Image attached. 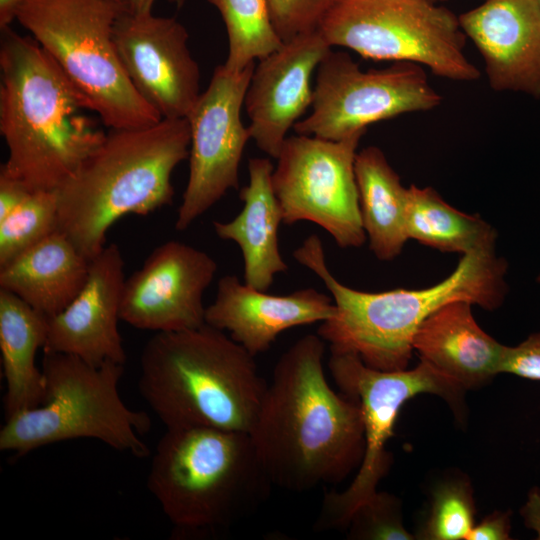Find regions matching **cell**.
I'll use <instances>...</instances> for the list:
<instances>
[{
    "label": "cell",
    "instance_id": "6da1fadb",
    "mask_svg": "<svg viewBox=\"0 0 540 540\" xmlns=\"http://www.w3.org/2000/svg\"><path fill=\"white\" fill-rule=\"evenodd\" d=\"M324 352L307 334L280 356L249 432L273 485L293 492L342 481L364 455L360 406L330 387Z\"/></svg>",
    "mask_w": 540,
    "mask_h": 540
},
{
    "label": "cell",
    "instance_id": "7a4b0ae2",
    "mask_svg": "<svg viewBox=\"0 0 540 540\" xmlns=\"http://www.w3.org/2000/svg\"><path fill=\"white\" fill-rule=\"evenodd\" d=\"M0 39V133L4 173L30 192L57 191L106 133L86 97L32 36L10 26Z\"/></svg>",
    "mask_w": 540,
    "mask_h": 540
},
{
    "label": "cell",
    "instance_id": "3957f363",
    "mask_svg": "<svg viewBox=\"0 0 540 540\" xmlns=\"http://www.w3.org/2000/svg\"><path fill=\"white\" fill-rule=\"evenodd\" d=\"M293 257L320 278L333 299L335 312L317 331L330 351L357 354L367 366L382 371L407 368L416 331L442 306L464 300L494 310L508 293V264L495 251L463 254L448 277L428 288L375 293L339 282L315 234L303 241Z\"/></svg>",
    "mask_w": 540,
    "mask_h": 540
},
{
    "label": "cell",
    "instance_id": "277c9868",
    "mask_svg": "<svg viewBox=\"0 0 540 540\" xmlns=\"http://www.w3.org/2000/svg\"><path fill=\"white\" fill-rule=\"evenodd\" d=\"M190 141L187 118L110 129L56 191L59 230L91 261L120 218L171 204V175L189 157Z\"/></svg>",
    "mask_w": 540,
    "mask_h": 540
},
{
    "label": "cell",
    "instance_id": "5b68a950",
    "mask_svg": "<svg viewBox=\"0 0 540 540\" xmlns=\"http://www.w3.org/2000/svg\"><path fill=\"white\" fill-rule=\"evenodd\" d=\"M254 357L206 323L158 332L140 356L139 391L166 428L249 433L267 386Z\"/></svg>",
    "mask_w": 540,
    "mask_h": 540
},
{
    "label": "cell",
    "instance_id": "8992f818",
    "mask_svg": "<svg viewBox=\"0 0 540 540\" xmlns=\"http://www.w3.org/2000/svg\"><path fill=\"white\" fill-rule=\"evenodd\" d=\"M272 486L249 433L208 427L166 428L147 477L182 535L229 528L253 514Z\"/></svg>",
    "mask_w": 540,
    "mask_h": 540
},
{
    "label": "cell",
    "instance_id": "52a82bcc",
    "mask_svg": "<svg viewBox=\"0 0 540 540\" xmlns=\"http://www.w3.org/2000/svg\"><path fill=\"white\" fill-rule=\"evenodd\" d=\"M43 352L44 402L5 420L1 451L21 457L49 444L89 438L138 458L149 456L142 436L150 430L151 419L123 402V364L92 365L74 355Z\"/></svg>",
    "mask_w": 540,
    "mask_h": 540
},
{
    "label": "cell",
    "instance_id": "ba28073f",
    "mask_svg": "<svg viewBox=\"0 0 540 540\" xmlns=\"http://www.w3.org/2000/svg\"><path fill=\"white\" fill-rule=\"evenodd\" d=\"M125 8L115 0H25L16 16L110 129L162 119L136 91L118 57L113 27Z\"/></svg>",
    "mask_w": 540,
    "mask_h": 540
},
{
    "label": "cell",
    "instance_id": "9c48e42d",
    "mask_svg": "<svg viewBox=\"0 0 540 540\" xmlns=\"http://www.w3.org/2000/svg\"><path fill=\"white\" fill-rule=\"evenodd\" d=\"M333 46L376 61L412 62L440 77L473 81L459 17L427 0H341L319 27Z\"/></svg>",
    "mask_w": 540,
    "mask_h": 540
},
{
    "label": "cell",
    "instance_id": "30bf717a",
    "mask_svg": "<svg viewBox=\"0 0 540 540\" xmlns=\"http://www.w3.org/2000/svg\"><path fill=\"white\" fill-rule=\"evenodd\" d=\"M328 368L338 388L361 409L365 450L358 473L347 489L324 496L316 531L345 527L353 513L376 493L389 456L386 442L401 406L420 393H434L455 401L462 387L421 360L411 370L382 371L367 366L351 352L330 351Z\"/></svg>",
    "mask_w": 540,
    "mask_h": 540
},
{
    "label": "cell",
    "instance_id": "8fae6325",
    "mask_svg": "<svg viewBox=\"0 0 540 540\" xmlns=\"http://www.w3.org/2000/svg\"><path fill=\"white\" fill-rule=\"evenodd\" d=\"M441 101L421 65L401 61L363 71L349 54L331 50L317 68L311 113L293 129L341 140L378 121L434 109Z\"/></svg>",
    "mask_w": 540,
    "mask_h": 540
},
{
    "label": "cell",
    "instance_id": "7c38bea8",
    "mask_svg": "<svg viewBox=\"0 0 540 540\" xmlns=\"http://www.w3.org/2000/svg\"><path fill=\"white\" fill-rule=\"evenodd\" d=\"M364 133L341 140L302 134L286 138L272 173L283 223L313 222L341 248L364 244L366 234L354 169Z\"/></svg>",
    "mask_w": 540,
    "mask_h": 540
},
{
    "label": "cell",
    "instance_id": "4fadbf2b",
    "mask_svg": "<svg viewBox=\"0 0 540 540\" xmlns=\"http://www.w3.org/2000/svg\"><path fill=\"white\" fill-rule=\"evenodd\" d=\"M255 64L239 72L214 69L207 89L186 117L190 125L189 177L175 229L194 220L239 185V165L250 137L241 110Z\"/></svg>",
    "mask_w": 540,
    "mask_h": 540
},
{
    "label": "cell",
    "instance_id": "5bb4252c",
    "mask_svg": "<svg viewBox=\"0 0 540 540\" xmlns=\"http://www.w3.org/2000/svg\"><path fill=\"white\" fill-rule=\"evenodd\" d=\"M189 34L173 17L125 8L113 27L120 62L139 95L162 119L186 118L200 96V70Z\"/></svg>",
    "mask_w": 540,
    "mask_h": 540
},
{
    "label": "cell",
    "instance_id": "9a60e30c",
    "mask_svg": "<svg viewBox=\"0 0 540 540\" xmlns=\"http://www.w3.org/2000/svg\"><path fill=\"white\" fill-rule=\"evenodd\" d=\"M216 272L217 264L206 252L167 241L125 279L120 318L156 333L198 328L205 324L203 294Z\"/></svg>",
    "mask_w": 540,
    "mask_h": 540
},
{
    "label": "cell",
    "instance_id": "2e32d148",
    "mask_svg": "<svg viewBox=\"0 0 540 540\" xmlns=\"http://www.w3.org/2000/svg\"><path fill=\"white\" fill-rule=\"evenodd\" d=\"M331 46L320 30L299 34L259 60L246 91L249 133L277 159L288 131L312 105L311 79Z\"/></svg>",
    "mask_w": 540,
    "mask_h": 540
},
{
    "label": "cell",
    "instance_id": "e0dca14e",
    "mask_svg": "<svg viewBox=\"0 0 540 540\" xmlns=\"http://www.w3.org/2000/svg\"><path fill=\"white\" fill-rule=\"evenodd\" d=\"M124 277V260L111 243L90 261L87 281L77 297L49 318L43 350L70 354L92 365L127 360L118 330Z\"/></svg>",
    "mask_w": 540,
    "mask_h": 540
},
{
    "label": "cell",
    "instance_id": "ac0fdd59",
    "mask_svg": "<svg viewBox=\"0 0 540 540\" xmlns=\"http://www.w3.org/2000/svg\"><path fill=\"white\" fill-rule=\"evenodd\" d=\"M482 55L490 86L540 98V7L535 0H485L459 16Z\"/></svg>",
    "mask_w": 540,
    "mask_h": 540
},
{
    "label": "cell",
    "instance_id": "d6986e66",
    "mask_svg": "<svg viewBox=\"0 0 540 540\" xmlns=\"http://www.w3.org/2000/svg\"><path fill=\"white\" fill-rule=\"evenodd\" d=\"M334 312L332 297L314 288L271 295L225 275L218 281L214 302L205 309V323L230 332L234 341L256 356L266 352L281 332L323 322Z\"/></svg>",
    "mask_w": 540,
    "mask_h": 540
},
{
    "label": "cell",
    "instance_id": "ffe728a7",
    "mask_svg": "<svg viewBox=\"0 0 540 540\" xmlns=\"http://www.w3.org/2000/svg\"><path fill=\"white\" fill-rule=\"evenodd\" d=\"M471 304L458 300L427 317L413 338L421 360L462 388L486 382L500 373L505 346L475 321Z\"/></svg>",
    "mask_w": 540,
    "mask_h": 540
},
{
    "label": "cell",
    "instance_id": "44dd1931",
    "mask_svg": "<svg viewBox=\"0 0 540 540\" xmlns=\"http://www.w3.org/2000/svg\"><path fill=\"white\" fill-rule=\"evenodd\" d=\"M274 166L267 158L248 162L249 183L240 191L241 212L227 222L214 221L217 236L241 249L244 283L267 291L276 274L288 270L279 249L278 231L283 213L272 184Z\"/></svg>",
    "mask_w": 540,
    "mask_h": 540
},
{
    "label": "cell",
    "instance_id": "7402d4cb",
    "mask_svg": "<svg viewBox=\"0 0 540 540\" xmlns=\"http://www.w3.org/2000/svg\"><path fill=\"white\" fill-rule=\"evenodd\" d=\"M90 261L60 230L0 267V289L46 317L62 312L81 292Z\"/></svg>",
    "mask_w": 540,
    "mask_h": 540
},
{
    "label": "cell",
    "instance_id": "603a6c76",
    "mask_svg": "<svg viewBox=\"0 0 540 540\" xmlns=\"http://www.w3.org/2000/svg\"><path fill=\"white\" fill-rule=\"evenodd\" d=\"M49 318L15 294L0 289V349L6 383L4 419L44 402L46 384L36 353L44 348Z\"/></svg>",
    "mask_w": 540,
    "mask_h": 540
},
{
    "label": "cell",
    "instance_id": "cb8c5ba5",
    "mask_svg": "<svg viewBox=\"0 0 540 540\" xmlns=\"http://www.w3.org/2000/svg\"><path fill=\"white\" fill-rule=\"evenodd\" d=\"M354 169L369 248L379 260H393L409 239L407 188L376 146L366 147L356 154Z\"/></svg>",
    "mask_w": 540,
    "mask_h": 540
},
{
    "label": "cell",
    "instance_id": "d4e9b609",
    "mask_svg": "<svg viewBox=\"0 0 540 540\" xmlns=\"http://www.w3.org/2000/svg\"><path fill=\"white\" fill-rule=\"evenodd\" d=\"M406 229L409 239L442 252L468 254L496 248L497 232L489 223L455 209L431 187L407 188Z\"/></svg>",
    "mask_w": 540,
    "mask_h": 540
},
{
    "label": "cell",
    "instance_id": "484cf974",
    "mask_svg": "<svg viewBox=\"0 0 540 540\" xmlns=\"http://www.w3.org/2000/svg\"><path fill=\"white\" fill-rule=\"evenodd\" d=\"M207 1L217 8L226 27L228 54L224 65L230 71H242L282 46L268 0Z\"/></svg>",
    "mask_w": 540,
    "mask_h": 540
},
{
    "label": "cell",
    "instance_id": "4316f807",
    "mask_svg": "<svg viewBox=\"0 0 540 540\" xmlns=\"http://www.w3.org/2000/svg\"><path fill=\"white\" fill-rule=\"evenodd\" d=\"M57 230V192H31L21 205L0 220V267Z\"/></svg>",
    "mask_w": 540,
    "mask_h": 540
},
{
    "label": "cell",
    "instance_id": "83f0119b",
    "mask_svg": "<svg viewBox=\"0 0 540 540\" xmlns=\"http://www.w3.org/2000/svg\"><path fill=\"white\" fill-rule=\"evenodd\" d=\"M473 514L468 489L459 483L445 484L433 495L431 514L423 536L431 540L466 539L474 526Z\"/></svg>",
    "mask_w": 540,
    "mask_h": 540
},
{
    "label": "cell",
    "instance_id": "f1b7e54d",
    "mask_svg": "<svg viewBox=\"0 0 540 540\" xmlns=\"http://www.w3.org/2000/svg\"><path fill=\"white\" fill-rule=\"evenodd\" d=\"M349 538L371 540H410L401 522L397 500L386 493H376L351 516Z\"/></svg>",
    "mask_w": 540,
    "mask_h": 540
},
{
    "label": "cell",
    "instance_id": "f546056e",
    "mask_svg": "<svg viewBox=\"0 0 540 540\" xmlns=\"http://www.w3.org/2000/svg\"><path fill=\"white\" fill-rule=\"evenodd\" d=\"M341 0H268L274 28L286 42L318 30L328 13Z\"/></svg>",
    "mask_w": 540,
    "mask_h": 540
},
{
    "label": "cell",
    "instance_id": "4dcf8cb0",
    "mask_svg": "<svg viewBox=\"0 0 540 540\" xmlns=\"http://www.w3.org/2000/svg\"><path fill=\"white\" fill-rule=\"evenodd\" d=\"M540 380V333L529 335L514 347L505 346L500 373Z\"/></svg>",
    "mask_w": 540,
    "mask_h": 540
},
{
    "label": "cell",
    "instance_id": "1f68e13d",
    "mask_svg": "<svg viewBox=\"0 0 540 540\" xmlns=\"http://www.w3.org/2000/svg\"><path fill=\"white\" fill-rule=\"evenodd\" d=\"M510 530L509 514L497 512L473 526L465 540H507Z\"/></svg>",
    "mask_w": 540,
    "mask_h": 540
},
{
    "label": "cell",
    "instance_id": "d6a6232c",
    "mask_svg": "<svg viewBox=\"0 0 540 540\" xmlns=\"http://www.w3.org/2000/svg\"><path fill=\"white\" fill-rule=\"evenodd\" d=\"M30 193L21 182L0 173V220L21 205Z\"/></svg>",
    "mask_w": 540,
    "mask_h": 540
},
{
    "label": "cell",
    "instance_id": "836d02e7",
    "mask_svg": "<svg viewBox=\"0 0 540 540\" xmlns=\"http://www.w3.org/2000/svg\"><path fill=\"white\" fill-rule=\"evenodd\" d=\"M522 516L528 528L537 533V539L540 540V492L534 489L530 494L528 501L522 509Z\"/></svg>",
    "mask_w": 540,
    "mask_h": 540
},
{
    "label": "cell",
    "instance_id": "e575fe53",
    "mask_svg": "<svg viewBox=\"0 0 540 540\" xmlns=\"http://www.w3.org/2000/svg\"><path fill=\"white\" fill-rule=\"evenodd\" d=\"M25 0H0V28L9 26L16 19L17 11Z\"/></svg>",
    "mask_w": 540,
    "mask_h": 540
},
{
    "label": "cell",
    "instance_id": "d590c367",
    "mask_svg": "<svg viewBox=\"0 0 540 540\" xmlns=\"http://www.w3.org/2000/svg\"><path fill=\"white\" fill-rule=\"evenodd\" d=\"M171 3L181 6L185 0H168ZM155 0H129V10L136 15L152 13V6Z\"/></svg>",
    "mask_w": 540,
    "mask_h": 540
},
{
    "label": "cell",
    "instance_id": "8d00e7d4",
    "mask_svg": "<svg viewBox=\"0 0 540 540\" xmlns=\"http://www.w3.org/2000/svg\"><path fill=\"white\" fill-rule=\"evenodd\" d=\"M115 1H117V2H119V3H121V4L126 5V6L129 7V0H115Z\"/></svg>",
    "mask_w": 540,
    "mask_h": 540
},
{
    "label": "cell",
    "instance_id": "74e56055",
    "mask_svg": "<svg viewBox=\"0 0 540 540\" xmlns=\"http://www.w3.org/2000/svg\"><path fill=\"white\" fill-rule=\"evenodd\" d=\"M536 282H537V283L539 284V286H540V271H539V273H538V275H537V277H536Z\"/></svg>",
    "mask_w": 540,
    "mask_h": 540
},
{
    "label": "cell",
    "instance_id": "f35d334b",
    "mask_svg": "<svg viewBox=\"0 0 540 540\" xmlns=\"http://www.w3.org/2000/svg\"><path fill=\"white\" fill-rule=\"evenodd\" d=\"M535 1L537 2V4H538L539 7H540V0H535Z\"/></svg>",
    "mask_w": 540,
    "mask_h": 540
},
{
    "label": "cell",
    "instance_id": "ab89813d",
    "mask_svg": "<svg viewBox=\"0 0 540 540\" xmlns=\"http://www.w3.org/2000/svg\"><path fill=\"white\" fill-rule=\"evenodd\" d=\"M427 1H430V2H434V3H435L437 0H427Z\"/></svg>",
    "mask_w": 540,
    "mask_h": 540
},
{
    "label": "cell",
    "instance_id": "60d3db41",
    "mask_svg": "<svg viewBox=\"0 0 540 540\" xmlns=\"http://www.w3.org/2000/svg\"><path fill=\"white\" fill-rule=\"evenodd\" d=\"M437 1H439V0H437ZM440 1H442V0H440Z\"/></svg>",
    "mask_w": 540,
    "mask_h": 540
}]
</instances>
